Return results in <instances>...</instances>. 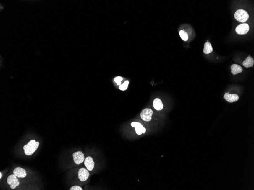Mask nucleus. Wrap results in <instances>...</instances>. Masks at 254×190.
<instances>
[{
	"label": "nucleus",
	"instance_id": "obj_1",
	"mask_svg": "<svg viewBox=\"0 0 254 190\" xmlns=\"http://www.w3.org/2000/svg\"><path fill=\"white\" fill-rule=\"evenodd\" d=\"M39 142H36L35 140H32L30 141L27 144L23 147L25 155L27 156L32 155L39 147Z\"/></svg>",
	"mask_w": 254,
	"mask_h": 190
},
{
	"label": "nucleus",
	"instance_id": "obj_18",
	"mask_svg": "<svg viewBox=\"0 0 254 190\" xmlns=\"http://www.w3.org/2000/svg\"><path fill=\"white\" fill-rule=\"evenodd\" d=\"M123 80V78L120 76L116 77L115 79V81L118 85H120L122 83V81Z\"/></svg>",
	"mask_w": 254,
	"mask_h": 190
},
{
	"label": "nucleus",
	"instance_id": "obj_10",
	"mask_svg": "<svg viewBox=\"0 0 254 190\" xmlns=\"http://www.w3.org/2000/svg\"><path fill=\"white\" fill-rule=\"evenodd\" d=\"M85 166L88 171H91L93 169L94 166V162L91 156L86 157L84 162Z\"/></svg>",
	"mask_w": 254,
	"mask_h": 190
},
{
	"label": "nucleus",
	"instance_id": "obj_8",
	"mask_svg": "<svg viewBox=\"0 0 254 190\" xmlns=\"http://www.w3.org/2000/svg\"><path fill=\"white\" fill-rule=\"evenodd\" d=\"M131 125L132 127H135L136 133L138 135H142V133L144 134L146 132V129L143 127L140 123L133 122L131 123Z\"/></svg>",
	"mask_w": 254,
	"mask_h": 190
},
{
	"label": "nucleus",
	"instance_id": "obj_7",
	"mask_svg": "<svg viewBox=\"0 0 254 190\" xmlns=\"http://www.w3.org/2000/svg\"><path fill=\"white\" fill-rule=\"evenodd\" d=\"M90 176V173L88 170L85 168H82L80 169L78 171V179L81 181L84 182L88 180Z\"/></svg>",
	"mask_w": 254,
	"mask_h": 190
},
{
	"label": "nucleus",
	"instance_id": "obj_20",
	"mask_svg": "<svg viewBox=\"0 0 254 190\" xmlns=\"http://www.w3.org/2000/svg\"><path fill=\"white\" fill-rule=\"evenodd\" d=\"M2 173H1H1H0V178L1 179V178H2Z\"/></svg>",
	"mask_w": 254,
	"mask_h": 190
},
{
	"label": "nucleus",
	"instance_id": "obj_14",
	"mask_svg": "<svg viewBox=\"0 0 254 190\" xmlns=\"http://www.w3.org/2000/svg\"><path fill=\"white\" fill-rule=\"evenodd\" d=\"M153 105L156 110L161 111L163 107V104L161 100L159 98H156L154 99Z\"/></svg>",
	"mask_w": 254,
	"mask_h": 190
},
{
	"label": "nucleus",
	"instance_id": "obj_11",
	"mask_svg": "<svg viewBox=\"0 0 254 190\" xmlns=\"http://www.w3.org/2000/svg\"><path fill=\"white\" fill-rule=\"evenodd\" d=\"M14 174L18 178H25L26 177L27 173L23 168L21 167H17L14 169Z\"/></svg>",
	"mask_w": 254,
	"mask_h": 190
},
{
	"label": "nucleus",
	"instance_id": "obj_3",
	"mask_svg": "<svg viewBox=\"0 0 254 190\" xmlns=\"http://www.w3.org/2000/svg\"><path fill=\"white\" fill-rule=\"evenodd\" d=\"M153 114V111L151 109H145L141 113V118L145 121L149 122L152 119Z\"/></svg>",
	"mask_w": 254,
	"mask_h": 190
},
{
	"label": "nucleus",
	"instance_id": "obj_12",
	"mask_svg": "<svg viewBox=\"0 0 254 190\" xmlns=\"http://www.w3.org/2000/svg\"><path fill=\"white\" fill-rule=\"evenodd\" d=\"M231 73L233 75L237 74L239 73L242 72L243 68L242 66L236 64L232 65L231 66Z\"/></svg>",
	"mask_w": 254,
	"mask_h": 190
},
{
	"label": "nucleus",
	"instance_id": "obj_15",
	"mask_svg": "<svg viewBox=\"0 0 254 190\" xmlns=\"http://www.w3.org/2000/svg\"><path fill=\"white\" fill-rule=\"evenodd\" d=\"M213 51V49L211 44L209 42H206L204 44L203 53L206 54H208L212 52Z\"/></svg>",
	"mask_w": 254,
	"mask_h": 190
},
{
	"label": "nucleus",
	"instance_id": "obj_4",
	"mask_svg": "<svg viewBox=\"0 0 254 190\" xmlns=\"http://www.w3.org/2000/svg\"><path fill=\"white\" fill-rule=\"evenodd\" d=\"M250 30V27L248 24L243 23L240 24L237 27L235 31L239 35H245L247 34Z\"/></svg>",
	"mask_w": 254,
	"mask_h": 190
},
{
	"label": "nucleus",
	"instance_id": "obj_5",
	"mask_svg": "<svg viewBox=\"0 0 254 190\" xmlns=\"http://www.w3.org/2000/svg\"><path fill=\"white\" fill-rule=\"evenodd\" d=\"M7 182L9 185H10V188L12 189H14L20 184L17 178V176L14 174H12L9 176L7 179Z\"/></svg>",
	"mask_w": 254,
	"mask_h": 190
},
{
	"label": "nucleus",
	"instance_id": "obj_17",
	"mask_svg": "<svg viewBox=\"0 0 254 190\" xmlns=\"http://www.w3.org/2000/svg\"><path fill=\"white\" fill-rule=\"evenodd\" d=\"M129 83V81H126L123 84L120 85V86H119V89L121 90H123V91H124V90L127 89V87H128Z\"/></svg>",
	"mask_w": 254,
	"mask_h": 190
},
{
	"label": "nucleus",
	"instance_id": "obj_2",
	"mask_svg": "<svg viewBox=\"0 0 254 190\" xmlns=\"http://www.w3.org/2000/svg\"><path fill=\"white\" fill-rule=\"evenodd\" d=\"M234 17L236 20L241 22H245L248 20L249 15L245 10L239 9L235 12Z\"/></svg>",
	"mask_w": 254,
	"mask_h": 190
},
{
	"label": "nucleus",
	"instance_id": "obj_16",
	"mask_svg": "<svg viewBox=\"0 0 254 190\" xmlns=\"http://www.w3.org/2000/svg\"><path fill=\"white\" fill-rule=\"evenodd\" d=\"M182 39L184 41H187L188 39V34L183 30H181L179 33Z\"/></svg>",
	"mask_w": 254,
	"mask_h": 190
},
{
	"label": "nucleus",
	"instance_id": "obj_19",
	"mask_svg": "<svg viewBox=\"0 0 254 190\" xmlns=\"http://www.w3.org/2000/svg\"><path fill=\"white\" fill-rule=\"evenodd\" d=\"M70 190H82V188H81L80 187L78 186H72L71 187L70 189Z\"/></svg>",
	"mask_w": 254,
	"mask_h": 190
},
{
	"label": "nucleus",
	"instance_id": "obj_6",
	"mask_svg": "<svg viewBox=\"0 0 254 190\" xmlns=\"http://www.w3.org/2000/svg\"><path fill=\"white\" fill-rule=\"evenodd\" d=\"M74 163L76 164L79 165L83 163L85 160V156L84 154L81 151L74 153L73 154Z\"/></svg>",
	"mask_w": 254,
	"mask_h": 190
},
{
	"label": "nucleus",
	"instance_id": "obj_9",
	"mask_svg": "<svg viewBox=\"0 0 254 190\" xmlns=\"http://www.w3.org/2000/svg\"><path fill=\"white\" fill-rule=\"evenodd\" d=\"M224 98L227 101L231 103L237 101L239 99V97L237 94H229V93H225Z\"/></svg>",
	"mask_w": 254,
	"mask_h": 190
},
{
	"label": "nucleus",
	"instance_id": "obj_13",
	"mask_svg": "<svg viewBox=\"0 0 254 190\" xmlns=\"http://www.w3.org/2000/svg\"><path fill=\"white\" fill-rule=\"evenodd\" d=\"M254 64V59L250 55H249L245 60L243 61V66L247 68L253 66Z\"/></svg>",
	"mask_w": 254,
	"mask_h": 190
}]
</instances>
